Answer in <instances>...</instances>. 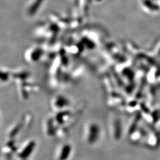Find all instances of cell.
<instances>
[{"mask_svg":"<svg viewBox=\"0 0 160 160\" xmlns=\"http://www.w3.org/2000/svg\"><path fill=\"white\" fill-rule=\"evenodd\" d=\"M102 128L95 120L87 122L83 128V139L86 143L93 145L99 141L102 137Z\"/></svg>","mask_w":160,"mask_h":160,"instance_id":"cell-1","label":"cell"},{"mask_svg":"<svg viewBox=\"0 0 160 160\" xmlns=\"http://www.w3.org/2000/svg\"><path fill=\"white\" fill-rule=\"evenodd\" d=\"M72 152V147L69 143L60 144L56 150V160H68Z\"/></svg>","mask_w":160,"mask_h":160,"instance_id":"cell-2","label":"cell"},{"mask_svg":"<svg viewBox=\"0 0 160 160\" xmlns=\"http://www.w3.org/2000/svg\"><path fill=\"white\" fill-rule=\"evenodd\" d=\"M52 108L56 111L62 110L69 107L71 102L67 98L62 95H58L53 97L52 100Z\"/></svg>","mask_w":160,"mask_h":160,"instance_id":"cell-3","label":"cell"},{"mask_svg":"<svg viewBox=\"0 0 160 160\" xmlns=\"http://www.w3.org/2000/svg\"><path fill=\"white\" fill-rule=\"evenodd\" d=\"M34 143V141H30L28 144L26 143V145H23L22 148H21L20 152H18V156H20V157L22 158H26L28 157V155H29L31 154L32 153L33 150L34 151V145L32 146Z\"/></svg>","mask_w":160,"mask_h":160,"instance_id":"cell-4","label":"cell"}]
</instances>
